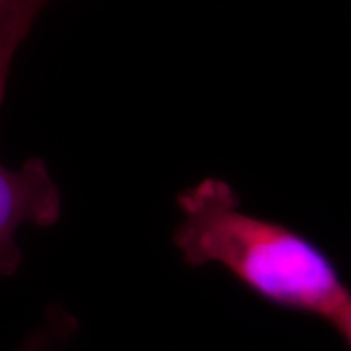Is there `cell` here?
I'll return each mask as SVG.
<instances>
[{"label": "cell", "instance_id": "1", "mask_svg": "<svg viewBox=\"0 0 351 351\" xmlns=\"http://www.w3.org/2000/svg\"><path fill=\"white\" fill-rule=\"evenodd\" d=\"M173 243L191 267L218 263L258 300L327 320L350 295L333 258L302 232L241 208L226 181L205 178L178 195Z\"/></svg>", "mask_w": 351, "mask_h": 351}, {"label": "cell", "instance_id": "2", "mask_svg": "<svg viewBox=\"0 0 351 351\" xmlns=\"http://www.w3.org/2000/svg\"><path fill=\"white\" fill-rule=\"evenodd\" d=\"M62 213V197L46 161L34 156L19 168L0 163V276L21 263L16 231L25 223L52 226Z\"/></svg>", "mask_w": 351, "mask_h": 351}, {"label": "cell", "instance_id": "3", "mask_svg": "<svg viewBox=\"0 0 351 351\" xmlns=\"http://www.w3.org/2000/svg\"><path fill=\"white\" fill-rule=\"evenodd\" d=\"M46 2H49V0H20L19 2L5 43V56L8 60L13 59L15 51L19 49L20 43L26 38L34 19H36L39 10H41Z\"/></svg>", "mask_w": 351, "mask_h": 351}, {"label": "cell", "instance_id": "4", "mask_svg": "<svg viewBox=\"0 0 351 351\" xmlns=\"http://www.w3.org/2000/svg\"><path fill=\"white\" fill-rule=\"evenodd\" d=\"M73 327H75V322L70 315L65 313H60V315L52 314L47 326L33 333L19 351H49L64 337L70 335Z\"/></svg>", "mask_w": 351, "mask_h": 351}, {"label": "cell", "instance_id": "5", "mask_svg": "<svg viewBox=\"0 0 351 351\" xmlns=\"http://www.w3.org/2000/svg\"><path fill=\"white\" fill-rule=\"evenodd\" d=\"M19 2L20 0H0V108H2L3 95H5L8 73H10V65L5 60V41Z\"/></svg>", "mask_w": 351, "mask_h": 351}, {"label": "cell", "instance_id": "6", "mask_svg": "<svg viewBox=\"0 0 351 351\" xmlns=\"http://www.w3.org/2000/svg\"><path fill=\"white\" fill-rule=\"evenodd\" d=\"M327 322L335 328L339 337L351 351V293L348 298L337 307L335 313L327 319Z\"/></svg>", "mask_w": 351, "mask_h": 351}]
</instances>
